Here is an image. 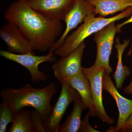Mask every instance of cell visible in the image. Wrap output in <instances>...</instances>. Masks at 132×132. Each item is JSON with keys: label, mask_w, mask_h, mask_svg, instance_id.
<instances>
[{"label": "cell", "mask_w": 132, "mask_h": 132, "mask_svg": "<svg viewBox=\"0 0 132 132\" xmlns=\"http://www.w3.org/2000/svg\"><path fill=\"white\" fill-rule=\"evenodd\" d=\"M132 14V7L110 18L99 16L96 17L94 13L89 14L85 18L83 24L68 35L61 46L54 50V53L55 55L60 56L61 58L67 57L92 35L111 22L127 18Z\"/></svg>", "instance_id": "3957f363"}, {"label": "cell", "mask_w": 132, "mask_h": 132, "mask_svg": "<svg viewBox=\"0 0 132 132\" xmlns=\"http://www.w3.org/2000/svg\"><path fill=\"white\" fill-rule=\"evenodd\" d=\"M82 72L89 81L92 100L95 111V116L103 122L112 125L114 119L110 118L106 113L102 100L103 76L105 70L104 68L94 64L89 68L82 67Z\"/></svg>", "instance_id": "277c9868"}, {"label": "cell", "mask_w": 132, "mask_h": 132, "mask_svg": "<svg viewBox=\"0 0 132 132\" xmlns=\"http://www.w3.org/2000/svg\"><path fill=\"white\" fill-rule=\"evenodd\" d=\"M109 75L105 71L103 76V88L115 100L119 115L117 125L115 126L110 127L106 132H119L132 114V100L127 99L120 94Z\"/></svg>", "instance_id": "7c38bea8"}, {"label": "cell", "mask_w": 132, "mask_h": 132, "mask_svg": "<svg viewBox=\"0 0 132 132\" xmlns=\"http://www.w3.org/2000/svg\"><path fill=\"white\" fill-rule=\"evenodd\" d=\"M92 13L94 14V8L87 0H75L73 7L64 19L66 25L65 31L49 52L53 53L54 50L60 47L71 31L83 22L86 16Z\"/></svg>", "instance_id": "9c48e42d"}, {"label": "cell", "mask_w": 132, "mask_h": 132, "mask_svg": "<svg viewBox=\"0 0 132 132\" xmlns=\"http://www.w3.org/2000/svg\"><path fill=\"white\" fill-rule=\"evenodd\" d=\"M85 109H86V106L81 97L75 100L72 111L61 125L59 132H79L81 122V114Z\"/></svg>", "instance_id": "2e32d148"}, {"label": "cell", "mask_w": 132, "mask_h": 132, "mask_svg": "<svg viewBox=\"0 0 132 132\" xmlns=\"http://www.w3.org/2000/svg\"><path fill=\"white\" fill-rule=\"evenodd\" d=\"M132 23V14L131 15V16L127 20L125 21L124 22L121 23L120 24H118L116 25V28H117V30H118V33H120L121 32V28L123 27V26L127 25V24H129V23Z\"/></svg>", "instance_id": "44dd1931"}, {"label": "cell", "mask_w": 132, "mask_h": 132, "mask_svg": "<svg viewBox=\"0 0 132 132\" xmlns=\"http://www.w3.org/2000/svg\"><path fill=\"white\" fill-rule=\"evenodd\" d=\"M130 42V40H124L123 43L120 41L119 38L116 39L115 48L117 53L118 62L116 71L113 77L115 80L116 87L117 89L121 90L125 79L130 75L131 71L127 66H124L122 63V55L123 53Z\"/></svg>", "instance_id": "e0dca14e"}, {"label": "cell", "mask_w": 132, "mask_h": 132, "mask_svg": "<svg viewBox=\"0 0 132 132\" xmlns=\"http://www.w3.org/2000/svg\"><path fill=\"white\" fill-rule=\"evenodd\" d=\"M38 13L47 18L64 21L73 7L75 0H24Z\"/></svg>", "instance_id": "30bf717a"}, {"label": "cell", "mask_w": 132, "mask_h": 132, "mask_svg": "<svg viewBox=\"0 0 132 132\" xmlns=\"http://www.w3.org/2000/svg\"><path fill=\"white\" fill-rule=\"evenodd\" d=\"M14 116L10 107L2 101L0 105V132H6L7 125L13 121Z\"/></svg>", "instance_id": "ac0fdd59"}, {"label": "cell", "mask_w": 132, "mask_h": 132, "mask_svg": "<svg viewBox=\"0 0 132 132\" xmlns=\"http://www.w3.org/2000/svg\"><path fill=\"white\" fill-rule=\"evenodd\" d=\"M62 81H65L78 92L85 103L86 108L89 109L91 115L95 116V109L92 102L90 83L83 72L78 75L66 78Z\"/></svg>", "instance_id": "9a60e30c"}, {"label": "cell", "mask_w": 132, "mask_h": 132, "mask_svg": "<svg viewBox=\"0 0 132 132\" xmlns=\"http://www.w3.org/2000/svg\"><path fill=\"white\" fill-rule=\"evenodd\" d=\"M123 91L124 93L126 94L132 95V80L130 82V84L124 88Z\"/></svg>", "instance_id": "7402d4cb"}, {"label": "cell", "mask_w": 132, "mask_h": 132, "mask_svg": "<svg viewBox=\"0 0 132 132\" xmlns=\"http://www.w3.org/2000/svg\"><path fill=\"white\" fill-rule=\"evenodd\" d=\"M116 22L108 25L94 34V40L97 46V53L94 65L104 68L106 72L110 74L112 69L109 65L114 37L118 30Z\"/></svg>", "instance_id": "52a82bcc"}, {"label": "cell", "mask_w": 132, "mask_h": 132, "mask_svg": "<svg viewBox=\"0 0 132 132\" xmlns=\"http://www.w3.org/2000/svg\"><path fill=\"white\" fill-rule=\"evenodd\" d=\"M94 8L95 15L105 16L132 7V0H87Z\"/></svg>", "instance_id": "5bb4252c"}, {"label": "cell", "mask_w": 132, "mask_h": 132, "mask_svg": "<svg viewBox=\"0 0 132 132\" xmlns=\"http://www.w3.org/2000/svg\"><path fill=\"white\" fill-rule=\"evenodd\" d=\"M0 55L6 60L14 62L26 68L29 72L33 82L44 81L47 79V75L39 70V65L48 62H54L56 60L54 53L51 52L45 56H36L31 53L19 54L1 50Z\"/></svg>", "instance_id": "5b68a950"}, {"label": "cell", "mask_w": 132, "mask_h": 132, "mask_svg": "<svg viewBox=\"0 0 132 132\" xmlns=\"http://www.w3.org/2000/svg\"><path fill=\"white\" fill-rule=\"evenodd\" d=\"M0 37L6 45L9 52L19 54H35L28 39L13 23L7 22L1 27Z\"/></svg>", "instance_id": "ba28073f"}, {"label": "cell", "mask_w": 132, "mask_h": 132, "mask_svg": "<svg viewBox=\"0 0 132 132\" xmlns=\"http://www.w3.org/2000/svg\"><path fill=\"white\" fill-rule=\"evenodd\" d=\"M91 115L90 112L88 111L87 114L85 116V118L81 121L80 128L79 132H99L90 126L88 122L89 117Z\"/></svg>", "instance_id": "d6986e66"}, {"label": "cell", "mask_w": 132, "mask_h": 132, "mask_svg": "<svg viewBox=\"0 0 132 132\" xmlns=\"http://www.w3.org/2000/svg\"><path fill=\"white\" fill-rule=\"evenodd\" d=\"M57 92L55 84L52 82L41 88L33 87L30 84L18 89L4 88L0 95L2 101L10 107L14 114L24 107H31L38 111L44 122L52 111L51 100Z\"/></svg>", "instance_id": "7a4b0ae2"}, {"label": "cell", "mask_w": 132, "mask_h": 132, "mask_svg": "<svg viewBox=\"0 0 132 132\" xmlns=\"http://www.w3.org/2000/svg\"><path fill=\"white\" fill-rule=\"evenodd\" d=\"M4 16L7 22L18 26L30 41L34 51H49L62 31L61 21L42 15L24 0H17L11 4Z\"/></svg>", "instance_id": "6da1fadb"}, {"label": "cell", "mask_w": 132, "mask_h": 132, "mask_svg": "<svg viewBox=\"0 0 132 132\" xmlns=\"http://www.w3.org/2000/svg\"><path fill=\"white\" fill-rule=\"evenodd\" d=\"M42 118L36 109L29 111L23 109L14 116L8 132H46Z\"/></svg>", "instance_id": "4fadbf2b"}, {"label": "cell", "mask_w": 132, "mask_h": 132, "mask_svg": "<svg viewBox=\"0 0 132 132\" xmlns=\"http://www.w3.org/2000/svg\"><path fill=\"white\" fill-rule=\"evenodd\" d=\"M130 131H132V114L128 118L119 131L128 132Z\"/></svg>", "instance_id": "ffe728a7"}, {"label": "cell", "mask_w": 132, "mask_h": 132, "mask_svg": "<svg viewBox=\"0 0 132 132\" xmlns=\"http://www.w3.org/2000/svg\"><path fill=\"white\" fill-rule=\"evenodd\" d=\"M61 90L48 118L43 122L46 132H59L60 123L71 102L80 97L78 92L64 81L60 82Z\"/></svg>", "instance_id": "8992f818"}, {"label": "cell", "mask_w": 132, "mask_h": 132, "mask_svg": "<svg viewBox=\"0 0 132 132\" xmlns=\"http://www.w3.org/2000/svg\"><path fill=\"white\" fill-rule=\"evenodd\" d=\"M85 48L84 42L68 56L61 58L52 65L55 77L60 82L66 78L82 72L81 61Z\"/></svg>", "instance_id": "8fae6325"}]
</instances>
